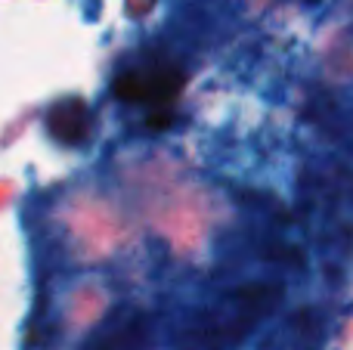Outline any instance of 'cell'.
Wrapping results in <instances>:
<instances>
[{"mask_svg":"<svg viewBox=\"0 0 353 350\" xmlns=\"http://www.w3.org/2000/svg\"><path fill=\"white\" fill-rule=\"evenodd\" d=\"M180 72L174 68H143L118 78L115 93L128 103H165L180 90Z\"/></svg>","mask_w":353,"mask_h":350,"instance_id":"cell-2","label":"cell"},{"mask_svg":"<svg viewBox=\"0 0 353 350\" xmlns=\"http://www.w3.org/2000/svg\"><path fill=\"white\" fill-rule=\"evenodd\" d=\"M50 134L62 143H81L87 136V127H90V115H87V105L81 99H68V103H59L53 112H50Z\"/></svg>","mask_w":353,"mask_h":350,"instance_id":"cell-3","label":"cell"},{"mask_svg":"<svg viewBox=\"0 0 353 350\" xmlns=\"http://www.w3.org/2000/svg\"><path fill=\"white\" fill-rule=\"evenodd\" d=\"M282 301V285L276 282H248L230 291L223 301L199 316L189 326L183 350H232L239 347L257 322H263Z\"/></svg>","mask_w":353,"mask_h":350,"instance_id":"cell-1","label":"cell"}]
</instances>
